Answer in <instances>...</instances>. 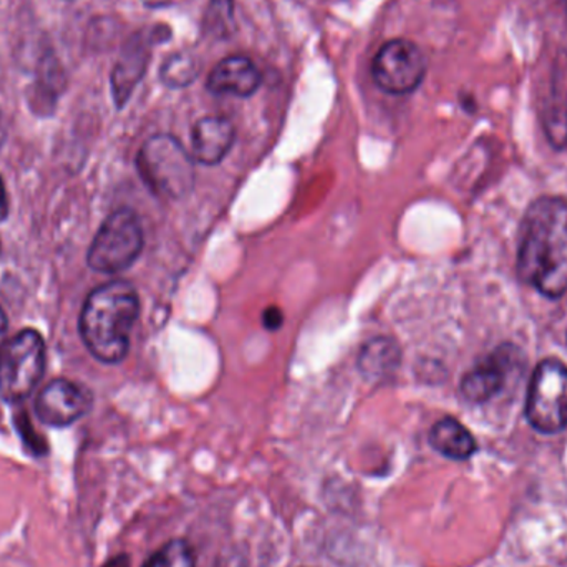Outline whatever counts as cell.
<instances>
[{"label": "cell", "mask_w": 567, "mask_h": 567, "mask_svg": "<svg viewBox=\"0 0 567 567\" xmlns=\"http://www.w3.org/2000/svg\"><path fill=\"white\" fill-rule=\"evenodd\" d=\"M66 86V76L62 63L53 53H47L37 69V80L29 90V103L37 115H50L56 99Z\"/></svg>", "instance_id": "cell-14"}, {"label": "cell", "mask_w": 567, "mask_h": 567, "mask_svg": "<svg viewBox=\"0 0 567 567\" xmlns=\"http://www.w3.org/2000/svg\"><path fill=\"white\" fill-rule=\"evenodd\" d=\"M7 216H9V198H7L6 185L0 176V223L6 221Z\"/></svg>", "instance_id": "cell-22"}, {"label": "cell", "mask_w": 567, "mask_h": 567, "mask_svg": "<svg viewBox=\"0 0 567 567\" xmlns=\"http://www.w3.org/2000/svg\"><path fill=\"white\" fill-rule=\"evenodd\" d=\"M262 75L251 59L229 55L216 63L208 76V90L215 95H233L248 99L258 92Z\"/></svg>", "instance_id": "cell-11"}, {"label": "cell", "mask_w": 567, "mask_h": 567, "mask_svg": "<svg viewBox=\"0 0 567 567\" xmlns=\"http://www.w3.org/2000/svg\"><path fill=\"white\" fill-rule=\"evenodd\" d=\"M543 128L555 150L567 148V55L559 53L553 65L549 89L543 100Z\"/></svg>", "instance_id": "cell-12"}, {"label": "cell", "mask_w": 567, "mask_h": 567, "mask_svg": "<svg viewBox=\"0 0 567 567\" xmlns=\"http://www.w3.org/2000/svg\"><path fill=\"white\" fill-rule=\"evenodd\" d=\"M526 419L536 432L555 435L567 426V367L546 359L536 365L526 399Z\"/></svg>", "instance_id": "cell-6"}, {"label": "cell", "mask_w": 567, "mask_h": 567, "mask_svg": "<svg viewBox=\"0 0 567 567\" xmlns=\"http://www.w3.org/2000/svg\"><path fill=\"white\" fill-rule=\"evenodd\" d=\"M156 39H159L156 30H140L123 47L112 72V93L116 109H123L128 103L136 85L142 82Z\"/></svg>", "instance_id": "cell-10"}, {"label": "cell", "mask_w": 567, "mask_h": 567, "mask_svg": "<svg viewBox=\"0 0 567 567\" xmlns=\"http://www.w3.org/2000/svg\"><path fill=\"white\" fill-rule=\"evenodd\" d=\"M372 75L383 92L409 95L415 92L425 79V53L410 40H390L377 52L372 63Z\"/></svg>", "instance_id": "cell-7"}, {"label": "cell", "mask_w": 567, "mask_h": 567, "mask_svg": "<svg viewBox=\"0 0 567 567\" xmlns=\"http://www.w3.org/2000/svg\"><path fill=\"white\" fill-rule=\"evenodd\" d=\"M202 73V62L192 52H176L163 62L159 79L168 89H185Z\"/></svg>", "instance_id": "cell-17"}, {"label": "cell", "mask_w": 567, "mask_h": 567, "mask_svg": "<svg viewBox=\"0 0 567 567\" xmlns=\"http://www.w3.org/2000/svg\"><path fill=\"white\" fill-rule=\"evenodd\" d=\"M146 3H150V6H156V3L163 2V0H145Z\"/></svg>", "instance_id": "cell-25"}, {"label": "cell", "mask_w": 567, "mask_h": 567, "mask_svg": "<svg viewBox=\"0 0 567 567\" xmlns=\"http://www.w3.org/2000/svg\"><path fill=\"white\" fill-rule=\"evenodd\" d=\"M136 166L143 182L163 198L178 199L192 192L195 182L193 156L175 136H152L140 150Z\"/></svg>", "instance_id": "cell-3"}, {"label": "cell", "mask_w": 567, "mask_h": 567, "mask_svg": "<svg viewBox=\"0 0 567 567\" xmlns=\"http://www.w3.org/2000/svg\"><path fill=\"white\" fill-rule=\"evenodd\" d=\"M262 320H265L266 329L276 330L282 326L284 316L281 310L278 309V307H269V309H266L265 317H262Z\"/></svg>", "instance_id": "cell-21"}, {"label": "cell", "mask_w": 567, "mask_h": 567, "mask_svg": "<svg viewBox=\"0 0 567 567\" xmlns=\"http://www.w3.org/2000/svg\"><path fill=\"white\" fill-rule=\"evenodd\" d=\"M3 138H6V133L2 130V122H0V145H2Z\"/></svg>", "instance_id": "cell-24"}, {"label": "cell", "mask_w": 567, "mask_h": 567, "mask_svg": "<svg viewBox=\"0 0 567 567\" xmlns=\"http://www.w3.org/2000/svg\"><path fill=\"white\" fill-rule=\"evenodd\" d=\"M143 245L145 239L138 216L128 208L116 209L100 226L86 255V262L95 272L118 275L140 258Z\"/></svg>", "instance_id": "cell-5"}, {"label": "cell", "mask_w": 567, "mask_h": 567, "mask_svg": "<svg viewBox=\"0 0 567 567\" xmlns=\"http://www.w3.org/2000/svg\"><path fill=\"white\" fill-rule=\"evenodd\" d=\"M203 25H205L208 35L216 37V39L228 37L233 27H235V3H233V0H209Z\"/></svg>", "instance_id": "cell-18"}, {"label": "cell", "mask_w": 567, "mask_h": 567, "mask_svg": "<svg viewBox=\"0 0 567 567\" xmlns=\"http://www.w3.org/2000/svg\"><path fill=\"white\" fill-rule=\"evenodd\" d=\"M400 363V349L392 339L379 337L370 340L360 353L359 367L363 375L382 379L395 372Z\"/></svg>", "instance_id": "cell-16"}, {"label": "cell", "mask_w": 567, "mask_h": 567, "mask_svg": "<svg viewBox=\"0 0 567 567\" xmlns=\"http://www.w3.org/2000/svg\"><path fill=\"white\" fill-rule=\"evenodd\" d=\"M519 279L548 299L567 292V202L559 196L536 199L519 233Z\"/></svg>", "instance_id": "cell-1"}, {"label": "cell", "mask_w": 567, "mask_h": 567, "mask_svg": "<svg viewBox=\"0 0 567 567\" xmlns=\"http://www.w3.org/2000/svg\"><path fill=\"white\" fill-rule=\"evenodd\" d=\"M7 327H9V322H7L6 312H3L2 307H0V342H2L3 336H6Z\"/></svg>", "instance_id": "cell-23"}, {"label": "cell", "mask_w": 567, "mask_h": 567, "mask_svg": "<svg viewBox=\"0 0 567 567\" xmlns=\"http://www.w3.org/2000/svg\"><path fill=\"white\" fill-rule=\"evenodd\" d=\"M235 126L225 116H205L192 132V156L203 165H218L235 143Z\"/></svg>", "instance_id": "cell-13"}, {"label": "cell", "mask_w": 567, "mask_h": 567, "mask_svg": "<svg viewBox=\"0 0 567 567\" xmlns=\"http://www.w3.org/2000/svg\"><path fill=\"white\" fill-rule=\"evenodd\" d=\"M430 445L440 455L456 460V462L472 458L478 450L475 436L470 433L465 425H462L458 420L452 419V416L439 420L432 426V430H430Z\"/></svg>", "instance_id": "cell-15"}, {"label": "cell", "mask_w": 567, "mask_h": 567, "mask_svg": "<svg viewBox=\"0 0 567 567\" xmlns=\"http://www.w3.org/2000/svg\"><path fill=\"white\" fill-rule=\"evenodd\" d=\"M525 369V355L512 343L496 347L480 360L462 380V395L472 403H486L498 396L512 377Z\"/></svg>", "instance_id": "cell-8"}, {"label": "cell", "mask_w": 567, "mask_h": 567, "mask_svg": "<svg viewBox=\"0 0 567 567\" xmlns=\"http://www.w3.org/2000/svg\"><path fill=\"white\" fill-rule=\"evenodd\" d=\"M89 389L66 379H55L35 399L37 419L47 426L65 429L92 410Z\"/></svg>", "instance_id": "cell-9"}, {"label": "cell", "mask_w": 567, "mask_h": 567, "mask_svg": "<svg viewBox=\"0 0 567 567\" xmlns=\"http://www.w3.org/2000/svg\"><path fill=\"white\" fill-rule=\"evenodd\" d=\"M156 567H196V556L185 539H173L155 556Z\"/></svg>", "instance_id": "cell-19"}, {"label": "cell", "mask_w": 567, "mask_h": 567, "mask_svg": "<svg viewBox=\"0 0 567 567\" xmlns=\"http://www.w3.org/2000/svg\"><path fill=\"white\" fill-rule=\"evenodd\" d=\"M215 567H249L248 559L243 556L241 553L231 551L229 555H223L221 558L216 561Z\"/></svg>", "instance_id": "cell-20"}, {"label": "cell", "mask_w": 567, "mask_h": 567, "mask_svg": "<svg viewBox=\"0 0 567 567\" xmlns=\"http://www.w3.org/2000/svg\"><path fill=\"white\" fill-rule=\"evenodd\" d=\"M140 313L138 292L126 281L93 289L80 312L79 329L89 352L103 363H120L130 350V336Z\"/></svg>", "instance_id": "cell-2"}, {"label": "cell", "mask_w": 567, "mask_h": 567, "mask_svg": "<svg viewBox=\"0 0 567 567\" xmlns=\"http://www.w3.org/2000/svg\"><path fill=\"white\" fill-rule=\"evenodd\" d=\"M47 349L35 329H23L0 346V399L20 403L32 395L45 372Z\"/></svg>", "instance_id": "cell-4"}]
</instances>
